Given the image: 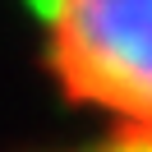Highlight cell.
<instances>
[{
    "label": "cell",
    "mask_w": 152,
    "mask_h": 152,
    "mask_svg": "<svg viewBox=\"0 0 152 152\" xmlns=\"http://www.w3.org/2000/svg\"><path fill=\"white\" fill-rule=\"evenodd\" d=\"M42 56L74 106L152 129V0H42Z\"/></svg>",
    "instance_id": "obj_1"
},
{
    "label": "cell",
    "mask_w": 152,
    "mask_h": 152,
    "mask_svg": "<svg viewBox=\"0 0 152 152\" xmlns=\"http://www.w3.org/2000/svg\"><path fill=\"white\" fill-rule=\"evenodd\" d=\"M69 152H152V129H111L92 148H69Z\"/></svg>",
    "instance_id": "obj_2"
}]
</instances>
